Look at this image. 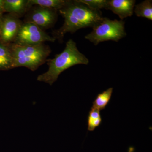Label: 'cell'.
Returning a JSON list of instances; mask_svg holds the SVG:
<instances>
[{
    "label": "cell",
    "mask_w": 152,
    "mask_h": 152,
    "mask_svg": "<svg viewBox=\"0 0 152 152\" xmlns=\"http://www.w3.org/2000/svg\"><path fill=\"white\" fill-rule=\"evenodd\" d=\"M56 10L39 7L33 11L29 23H32L42 30L53 25L57 19Z\"/></svg>",
    "instance_id": "8992f818"
},
{
    "label": "cell",
    "mask_w": 152,
    "mask_h": 152,
    "mask_svg": "<svg viewBox=\"0 0 152 152\" xmlns=\"http://www.w3.org/2000/svg\"><path fill=\"white\" fill-rule=\"evenodd\" d=\"M48 70L38 76V81L52 86L57 80L60 74L67 69L78 64H88V58L79 51L76 43L72 39L66 43L64 50L52 59L47 60Z\"/></svg>",
    "instance_id": "7a4b0ae2"
},
{
    "label": "cell",
    "mask_w": 152,
    "mask_h": 152,
    "mask_svg": "<svg viewBox=\"0 0 152 152\" xmlns=\"http://www.w3.org/2000/svg\"><path fill=\"white\" fill-rule=\"evenodd\" d=\"M27 3L26 0H4L5 11L13 15H21L27 9Z\"/></svg>",
    "instance_id": "9c48e42d"
},
{
    "label": "cell",
    "mask_w": 152,
    "mask_h": 152,
    "mask_svg": "<svg viewBox=\"0 0 152 152\" xmlns=\"http://www.w3.org/2000/svg\"><path fill=\"white\" fill-rule=\"evenodd\" d=\"M59 12L64 18L62 26L55 32V39L59 40H62L66 33H74L82 28H93L103 18L101 11L91 10L77 1H69Z\"/></svg>",
    "instance_id": "6da1fadb"
},
{
    "label": "cell",
    "mask_w": 152,
    "mask_h": 152,
    "mask_svg": "<svg viewBox=\"0 0 152 152\" xmlns=\"http://www.w3.org/2000/svg\"><path fill=\"white\" fill-rule=\"evenodd\" d=\"M134 12L136 16L152 20V1L145 0L135 6Z\"/></svg>",
    "instance_id": "4fadbf2b"
},
{
    "label": "cell",
    "mask_w": 152,
    "mask_h": 152,
    "mask_svg": "<svg viewBox=\"0 0 152 152\" xmlns=\"http://www.w3.org/2000/svg\"><path fill=\"white\" fill-rule=\"evenodd\" d=\"M0 42H1V41H0Z\"/></svg>",
    "instance_id": "ac0fdd59"
},
{
    "label": "cell",
    "mask_w": 152,
    "mask_h": 152,
    "mask_svg": "<svg viewBox=\"0 0 152 152\" xmlns=\"http://www.w3.org/2000/svg\"><path fill=\"white\" fill-rule=\"evenodd\" d=\"M1 16L2 14H0V28H1V24L2 20Z\"/></svg>",
    "instance_id": "e0dca14e"
},
{
    "label": "cell",
    "mask_w": 152,
    "mask_h": 152,
    "mask_svg": "<svg viewBox=\"0 0 152 152\" xmlns=\"http://www.w3.org/2000/svg\"><path fill=\"white\" fill-rule=\"evenodd\" d=\"M124 25V21L102 18L93 27L92 31L85 36V39L95 45L105 41L118 42L126 35Z\"/></svg>",
    "instance_id": "277c9868"
},
{
    "label": "cell",
    "mask_w": 152,
    "mask_h": 152,
    "mask_svg": "<svg viewBox=\"0 0 152 152\" xmlns=\"http://www.w3.org/2000/svg\"><path fill=\"white\" fill-rule=\"evenodd\" d=\"M100 111L92 107L89 112L87 118L88 130L93 132L100 126L102 123Z\"/></svg>",
    "instance_id": "5bb4252c"
},
{
    "label": "cell",
    "mask_w": 152,
    "mask_h": 152,
    "mask_svg": "<svg viewBox=\"0 0 152 152\" xmlns=\"http://www.w3.org/2000/svg\"><path fill=\"white\" fill-rule=\"evenodd\" d=\"M13 69L12 58L10 48L0 42V70Z\"/></svg>",
    "instance_id": "8fae6325"
},
{
    "label": "cell",
    "mask_w": 152,
    "mask_h": 152,
    "mask_svg": "<svg viewBox=\"0 0 152 152\" xmlns=\"http://www.w3.org/2000/svg\"><path fill=\"white\" fill-rule=\"evenodd\" d=\"M79 2L84 4L93 10L100 11L102 9H105L107 1L106 0H77Z\"/></svg>",
    "instance_id": "9a60e30c"
},
{
    "label": "cell",
    "mask_w": 152,
    "mask_h": 152,
    "mask_svg": "<svg viewBox=\"0 0 152 152\" xmlns=\"http://www.w3.org/2000/svg\"><path fill=\"white\" fill-rule=\"evenodd\" d=\"M69 1L65 0H29L28 1V7L37 5L42 7L53 10H61L66 5Z\"/></svg>",
    "instance_id": "30bf717a"
},
{
    "label": "cell",
    "mask_w": 152,
    "mask_h": 152,
    "mask_svg": "<svg viewBox=\"0 0 152 152\" xmlns=\"http://www.w3.org/2000/svg\"><path fill=\"white\" fill-rule=\"evenodd\" d=\"M135 3V0H108L106 9L112 11L123 20L132 15Z\"/></svg>",
    "instance_id": "ba28073f"
},
{
    "label": "cell",
    "mask_w": 152,
    "mask_h": 152,
    "mask_svg": "<svg viewBox=\"0 0 152 152\" xmlns=\"http://www.w3.org/2000/svg\"><path fill=\"white\" fill-rule=\"evenodd\" d=\"M56 39L36 25L27 22L22 25L15 41V43L19 45H30L42 43L46 41L54 42Z\"/></svg>",
    "instance_id": "5b68a950"
},
{
    "label": "cell",
    "mask_w": 152,
    "mask_h": 152,
    "mask_svg": "<svg viewBox=\"0 0 152 152\" xmlns=\"http://www.w3.org/2000/svg\"><path fill=\"white\" fill-rule=\"evenodd\" d=\"M21 26L15 15L7 16L2 19L0 28L1 42L5 45L15 41Z\"/></svg>",
    "instance_id": "52a82bcc"
},
{
    "label": "cell",
    "mask_w": 152,
    "mask_h": 152,
    "mask_svg": "<svg viewBox=\"0 0 152 152\" xmlns=\"http://www.w3.org/2000/svg\"><path fill=\"white\" fill-rule=\"evenodd\" d=\"M5 12L4 8V0H0V14Z\"/></svg>",
    "instance_id": "2e32d148"
},
{
    "label": "cell",
    "mask_w": 152,
    "mask_h": 152,
    "mask_svg": "<svg viewBox=\"0 0 152 152\" xmlns=\"http://www.w3.org/2000/svg\"><path fill=\"white\" fill-rule=\"evenodd\" d=\"M113 91V88H110L98 94L93 102L92 107L99 111L105 109L111 99Z\"/></svg>",
    "instance_id": "7c38bea8"
},
{
    "label": "cell",
    "mask_w": 152,
    "mask_h": 152,
    "mask_svg": "<svg viewBox=\"0 0 152 152\" xmlns=\"http://www.w3.org/2000/svg\"><path fill=\"white\" fill-rule=\"evenodd\" d=\"M9 48L12 58L13 68L25 67L33 71L46 61L51 51L43 43L30 45L14 43Z\"/></svg>",
    "instance_id": "3957f363"
}]
</instances>
